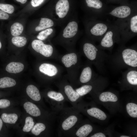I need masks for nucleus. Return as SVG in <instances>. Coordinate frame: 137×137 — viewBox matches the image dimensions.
<instances>
[{
	"mask_svg": "<svg viewBox=\"0 0 137 137\" xmlns=\"http://www.w3.org/2000/svg\"><path fill=\"white\" fill-rule=\"evenodd\" d=\"M16 2L22 4H24L26 3L27 0H15Z\"/></svg>",
	"mask_w": 137,
	"mask_h": 137,
	"instance_id": "58836bf2",
	"label": "nucleus"
},
{
	"mask_svg": "<svg viewBox=\"0 0 137 137\" xmlns=\"http://www.w3.org/2000/svg\"><path fill=\"white\" fill-rule=\"evenodd\" d=\"M26 91L28 95L33 100L37 101L41 100V97L40 91L35 86L32 85H28Z\"/></svg>",
	"mask_w": 137,
	"mask_h": 137,
	"instance_id": "aec40b11",
	"label": "nucleus"
},
{
	"mask_svg": "<svg viewBox=\"0 0 137 137\" xmlns=\"http://www.w3.org/2000/svg\"><path fill=\"white\" fill-rule=\"evenodd\" d=\"M117 26L120 37L119 45H124L137 34V12L129 18L117 19L114 22Z\"/></svg>",
	"mask_w": 137,
	"mask_h": 137,
	"instance_id": "39448f33",
	"label": "nucleus"
},
{
	"mask_svg": "<svg viewBox=\"0 0 137 137\" xmlns=\"http://www.w3.org/2000/svg\"><path fill=\"white\" fill-rule=\"evenodd\" d=\"M55 22L52 19L46 18H41L39 24L35 28L36 31H39L53 27Z\"/></svg>",
	"mask_w": 137,
	"mask_h": 137,
	"instance_id": "6ab92c4d",
	"label": "nucleus"
},
{
	"mask_svg": "<svg viewBox=\"0 0 137 137\" xmlns=\"http://www.w3.org/2000/svg\"><path fill=\"white\" fill-rule=\"evenodd\" d=\"M53 29L51 28H47L41 31L38 34L37 37L38 40L44 41L47 39L48 37L54 32Z\"/></svg>",
	"mask_w": 137,
	"mask_h": 137,
	"instance_id": "c756f323",
	"label": "nucleus"
},
{
	"mask_svg": "<svg viewBox=\"0 0 137 137\" xmlns=\"http://www.w3.org/2000/svg\"><path fill=\"white\" fill-rule=\"evenodd\" d=\"M81 51L89 62L97 66L101 65L107 57L103 50L100 49L95 42L87 37L82 42Z\"/></svg>",
	"mask_w": 137,
	"mask_h": 137,
	"instance_id": "423d86ee",
	"label": "nucleus"
},
{
	"mask_svg": "<svg viewBox=\"0 0 137 137\" xmlns=\"http://www.w3.org/2000/svg\"><path fill=\"white\" fill-rule=\"evenodd\" d=\"M1 117L4 122L11 124H14L18 119L17 115L15 113L8 114L3 113Z\"/></svg>",
	"mask_w": 137,
	"mask_h": 137,
	"instance_id": "bb28decb",
	"label": "nucleus"
},
{
	"mask_svg": "<svg viewBox=\"0 0 137 137\" xmlns=\"http://www.w3.org/2000/svg\"><path fill=\"white\" fill-rule=\"evenodd\" d=\"M46 95L53 112L58 114L64 107V103L66 101L64 97L60 92L53 90L48 91Z\"/></svg>",
	"mask_w": 137,
	"mask_h": 137,
	"instance_id": "4468645a",
	"label": "nucleus"
},
{
	"mask_svg": "<svg viewBox=\"0 0 137 137\" xmlns=\"http://www.w3.org/2000/svg\"><path fill=\"white\" fill-rule=\"evenodd\" d=\"M46 129V126L44 124L42 123H36L31 129L32 133L36 136L39 135Z\"/></svg>",
	"mask_w": 137,
	"mask_h": 137,
	"instance_id": "2f4dec72",
	"label": "nucleus"
},
{
	"mask_svg": "<svg viewBox=\"0 0 137 137\" xmlns=\"http://www.w3.org/2000/svg\"><path fill=\"white\" fill-rule=\"evenodd\" d=\"M2 46V43L1 42V41H0V49L1 48Z\"/></svg>",
	"mask_w": 137,
	"mask_h": 137,
	"instance_id": "79ce46f5",
	"label": "nucleus"
},
{
	"mask_svg": "<svg viewBox=\"0 0 137 137\" xmlns=\"http://www.w3.org/2000/svg\"><path fill=\"white\" fill-rule=\"evenodd\" d=\"M114 0V1H119L120 2V1H122V0Z\"/></svg>",
	"mask_w": 137,
	"mask_h": 137,
	"instance_id": "37998d69",
	"label": "nucleus"
},
{
	"mask_svg": "<svg viewBox=\"0 0 137 137\" xmlns=\"http://www.w3.org/2000/svg\"><path fill=\"white\" fill-rule=\"evenodd\" d=\"M31 45L36 51L45 57L58 58L56 50L51 44H45L42 41L39 40H35L32 41Z\"/></svg>",
	"mask_w": 137,
	"mask_h": 137,
	"instance_id": "ddd939ff",
	"label": "nucleus"
},
{
	"mask_svg": "<svg viewBox=\"0 0 137 137\" xmlns=\"http://www.w3.org/2000/svg\"><path fill=\"white\" fill-rule=\"evenodd\" d=\"M120 137H130L129 136H126V135H122Z\"/></svg>",
	"mask_w": 137,
	"mask_h": 137,
	"instance_id": "a19ab883",
	"label": "nucleus"
},
{
	"mask_svg": "<svg viewBox=\"0 0 137 137\" xmlns=\"http://www.w3.org/2000/svg\"><path fill=\"white\" fill-rule=\"evenodd\" d=\"M99 100L102 102L111 101L115 102L118 100L116 95L109 92H104L102 93L99 96Z\"/></svg>",
	"mask_w": 137,
	"mask_h": 137,
	"instance_id": "b1692460",
	"label": "nucleus"
},
{
	"mask_svg": "<svg viewBox=\"0 0 137 137\" xmlns=\"http://www.w3.org/2000/svg\"><path fill=\"white\" fill-rule=\"evenodd\" d=\"M92 86L90 85L86 84L75 89L80 96H83L90 93L92 90Z\"/></svg>",
	"mask_w": 137,
	"mask_h": 137,
	"instance_id": "7c9ffc66",
	"label": "nucleus"
},
{
	"mask_svg": "<svg viewBox=\"0 0 137 137\" xmlns=\"http://www.w3.org/2000/svg\"><path fill=\"white\" fill-rule=\"evenodd\" d=\"M58 58L67 71L66 79L74 88L75 87L79 69L81 66L79 54L75 51L68 52L61 56H58Z\"/></svg>",
	"mask_w": 137,
	"mask_h": 137,
	"instance_id": "20e7f679",
	"label": "nucleus"
},
{
	"mask_svg": "<svg viewBox=\"0 0 137 137\" xmlns=\"http://www.w3.org/2000/svg\"><path fill=\"white\" fill-rule=\"evenodd\" d=\"M87 112L90 116L100 120H105L107 118V116L104 112L96 108L93 107L88 109Z\"/></svg>",
	"mask_w": 137,
	"mask_h": 137,
	"instance_id": "5701e85b",
	"label": "nucleus"
},
{
	"mask_svg": "<svg viewBox=\"0 0 137 137\" xmlns=\"http://www.w3.org/2000/svg\"><path fill=\"white\" fill-rule=\"evenodd\" d=\"M84 11L88 16L101 18L106 15L109 9L100 0H85Z\"/></svg>",
	"mask_w": 137,
	"mask_h": 137,
	"instance_id": "9d476101",
	"label": "nucleus"
},
{
	"mask_svg": "<svg viewBox=\"0 0 137 137\" xmlns=\"http://www.w3.org/2000/svg\"><path fill=\"white\" fill-rule=\"evenodd\" d=\"M56 86L64 95L66 101L69 102L72 107L76 109L80 96L66 78L59 80L55 82Z\"/></svg>",
	"mask_w": 137,
	"mask_h": 137,
	"instance_id": "1a4fd4ad",
	"label": "nucleus"
},
{
	"mask_svg": "<svg viewBox=\"0 0 137 137\" xmlns=\"http://www.w3.org/2000/svg\"><path fill=\"white\" fill-rule=\"evenodd\" d=\"M116 60L119 65L130 68H136L137 51L136 45L126 47L124 45H119Z\"/></svg>",
	"mask_w": 137,
	"mask_h": 137,
	"instance_id": "0eeeda50",
	"label": "nucleus"
},
{
	"mask_svg": "<svg viewBox=\"0 0 137 137\" xmlns=\"http://www.w3.org/2000/svg\"><path fill=\"white\" fill-rule=\"evenodd\" d=\"M120 41V35L118 27L113 23L111 24L97 46L100 49L103 50H111L115 43L119 44Z\"/></svg>",
	"mask_w": 137,
	"mask_h": 137,
	"instance_id": "6e6552de",
	"label": "nucleus"
},
{
	"mask_svg": "<svg viewBox=\"0 0 137 137\" xmlns=\"http://www.w3.org/2000/svg\"><path fill=\"white\" fill-rule=\"evenodd\" d=\"M126 79L130 84L137 85V71L136 68H130L124 73Z\"/></svg>",
	"mask_w": 137,
	"mask_h": 137,
	"instance_id": "412c9836",
	"label": "nucleus"
},
{
	"mask_svg": "<svg viewBox=\"0 0 137 137\" xmlns=\"http://www.w3.org/2000/svg\"><path fill=\"white\" fill-rule=\"evenodd\" d=\"M34 125L33 119L30 117H27L25 120V124L23 127V131L25 132H29L32 129Z\"/></svg>",
	"mask_w": 137,
	"mask_h": 137,
	"instance_id": "473e14b6",
	"label": "nucleus"
},
{
	"mask_svg": "<svg viewBox=\"0 0 137 137\" xmlns=\"http://www.w3.org/2000/svg\"><path fill=\"white\" fill-rule=\"evenodd\" d=\"M79 33L78 21L76 19L71 20L56 37L55 42L64 47L68 52L75 51V44L79 37Z\"/></svg>",
	"mask_w": 137,
	"mask_h": 137,
	"instance_id": "f03ea898",
	"label": "nucleus"
},
{
	"mask_svg": "<svg viewBox=\"0 0 137 137\" xmlns=\"http://www.w3.org/2000/svg\"><path fill=\"white\" fill-rule=\"evenodd\" d=\"M3 126V122L2 120L0 118V131L1 130Z\"/></svg>",
	"mask_w": 137,
	"mask_h": 137,
	"instance_id": "ea45409f",
	"label": "nucleus"
},
{
	"mask_svg": "<svg viewBox=\"0 0 137 137\" xmlns=\"http://www.w3.org/2000/svg\"><path fill=\"white\" fill-rule=\"evenodd\" d=\"M94 75L91 67L88 65L84 66L82 69L80 75L78 80L76 82L80 83H87L89 82Z\"/></svg>",
	"mask_w": 137,
	"mask_h": 137,
	"instance_id": "f3484780",
	"label": "nucleus"
},
{
	"mask_svg": "<svg viewBox=\"0 0 137 137\" xmlns=\"http://www.w3.org/2000/svg\"><path fill=\"white\" fill-rule=\"evenodd\" d=\"M23 106L27 113L31 116L38 117L41 115L40 110L36 105L31 102H27L24 104Z\"/></svg>",
	"mask_w": 137,
	"mask_h": 137,
	"instance_id": "a211bd4d",
	"label": "nucleus"
},
{
	"mask_svg": "<svg viewBox=\"0 0 137 137\" xmlns=\"http://www.w3.org/2000/svg\"><path fill=\"white\" fill-rule=\"evenodd\" d=\"M10 105V101L7 99L0 100V108H4L9 107Z\"/></svg>",
	"mask_w": 137,
	"mask_h": 137,
	"instance_id": "c9c22d12",
	"label": "nucleus"
},
{
	"mask_svg": "<svg viewBox=\"0 0 137 137\" xmlns=\"http://www.w3.org/2000/svg\"><path fill=\"white\" fill-rule=\"evenodd\" d=\"M16 84L15 80L11 78L5 77L0 79V88L11 87Z\"/></svg>",
	"mask_w": 137,
	"mask_h": 137,
	"instance_id": "393cba45",
	"label": "nucleus"
},
{
	"mask_svg": "<svg viewBox=\"0 0 137 137\" xmlns=\"http://www.w3.org/2000/svg\"><path fill=\"white\" fill-rule=\"evenodd\" d=\"M137 12L136 6L123 5L109 10L106 15H109L117 19H125L131 16Z\"/></svg>",
	"mask_w": 137,
	"mask_h": 137,
	"instance_id": "9b49d317",
	"label": "nucleus"
},
{
	"mask_svg": "<svg viewBox=\"0 0 137 137\" xmlns=\"http://www.w3.org/2000/svg\"><path fill=\"white\" fill-rule=\"evenodd\" d=\"M9 17L7 13L0 10V20H7L9 18Z\"/></svg>",
	"mask_w": 137,
	"mask_h": 137,
	"instance_id": "e433bc0d",
	"label": "nucleus"
},
{
	"mask_svg": "<svg viewBox=\"0 0 137 137\" xmlns=\"http://www.w3.org/2000/svg\"><path fill=\"white\" fill-rule=\"evenodd\" d=\"M23 29L24 27L22 24L19 22H15L11 27V33L14 36H19L22 33Z\"/></svg>",
	"mask_w": 137,
	"mask_h": 137,
	"instance_id": "a878e982",
	"label": "nucleus"
},
{
	"mask_svg": "<svg viewBox=\"0 0 137 137\" xmlns=\"http://www.w3.org/2000/svg\"><path fill=\"white\" fill-rule=\"evenodd\" d=\"M0 10L7 13L11 14L14 12V8L11 5L0 3Z\"/></svg>",
	"mask_w": 137,
	"mask_h": 137,
	"instance_id": "72a5a7b5",
	"label": "nucleus"
},
{
	"mask_svg": "<svg viewBox=\"0 0 137 137\" xmlns=\"http://www.w3.org/2000/svg\"><path fill=\"white\" fill-rule=\"evenodd\" d=\"M92 126L89 124H85L80 127L76 126L70 137H86L92 132Z\"/></svg>",
	"mask_w": 137,
	"mask_h": 137,
	"instance_id": "dca6fc26",
	"label": "nucleus"
},
{
	"mask_svg": "<svg viewBox=\"0 0 137 137\" xmlns=\"http://www.w3.org/2000/svg\"><path fill=\"white\" fill-rule=\"evenodd\" d=\"M11 41L13 44L16 46L22 47L26 45L27 40L25 37L18 36L13 37Z\"/></svg>",
	"mask_w": 137,
	"mask_h": 137,
	"instance_id": "cd10ccee",
	"label": "nucleus"
},
{
	"mask_svg": "<svg viewBox=\"0 0 137 137\" xmlns=\"http://www.w3.org/2000/svg\"><path fill=\"white\" fill-rule=\"evenodd\" d=\"M111 24L98 18L88 16L84 21L86 37L94 42H99Z\"/></svg>",
	"mask_w": 137,
	"mask_h": 137,
	"instance_id": "7ed1b4c3",
	"label": "nucleus"
},
{
	"mask_svg": "<svg viewBox=\"0 0 137 137\" xmlns=\"http://www.w3.org/2000/svg\"><path fill=\"white\" fill-rule=\"evenodd\" d=\"M68 0H58L54 8V21H62L66 19L71 12Z\"/></svg>",
	"mask_w": 137,
	"mask_h": 137,
	"instance_id": "f8f14e48",
	"label": "nucleus"
},
{
	"mask_svg": "<svg viewBox=\"0 0 137 137\" xmlns=\"http://www.w3.org/2000/svg\"><path fill=\"white\" fill-rule=\"evenodd\" d=\"M91 137H105V135L103 133L99 132L95 133L91 135Z\"/></svg>",
	"mask_w": 137,
	"mask_h": 137,
	"instance_id": "4c0bfd02",
	"label": "nucleus"
},
{
	"mask_svg": "<svg viewBox=\"0 0 137 137\" xmlns=\"http://www.w3.org/2000/svg\"><path fill=\"white\" fill-rule=\"evenodd\" d=\"M78 110L73 107H64L57 114L58 136L70 137L79 121Z\"/></svg>",
	"mask_w": 137,
	"mask_h": 137,
	"instance_id": "f257e3e1",
	"label": "nucleus"
},
{
	"mask_svg": "<svg viewBox=\"0 0 137 137\" xmlns=\"http://www.w3.org/2000/svg\"><path fill=\"white\" fill-rule=\"evenodd\" d=\"M39 70L41 73L52 78L54 81L60 75V68L54 64L48 63H42L39 66Z\"/></svg>",
	"mask_w": 137,
	"mask_h": 137,
	"instance_id": "2eb2a0df",
	"label": "nucleus"
},
{
	"mask_svg": "<svg viewBox=\"0 0 137 137\" xmlns=\"http://www.w3.org/2000/svg\"><path fill=\"white\" fill-rule=\"evenodd\" d=\"M126 109L128 114L131 117H137V105L133 103H128L126 106Z\"/></svg>",
	"mask_w": 137,
	"mask_h": 137,
	"instance_id": "c85d7f7f",
	"label": "nucleus"
},
{
	"mask_svg": "<svg viewBox=\"0 0 137 137\" xmlns=\"http://www.w3.org/2000/svg\"><path fill=\"white\" fill-rule=\"evenodd\" d=\"M46 0H31L30 2L31 6L33 7H38L42 4Z\"/></svg>",
	"mask_w": 137,
	"mask_h": 137,
	"instance_id": "f704fd0d",
	"label": "nucleus"
},
{
	"mask_svg": "<svg viewBox=\"0 0 137 137\" xmlns=\"http://www.w3.org/2000/svg\"><path fill=\"white\" fill-rule=\"evenodd\" d=\"M24 67V65L21 63L12 62L7 65L6 70L9 73L16 74L22 71Z\"/></svg>",
	"mask_w": 137,
	"mask_h": 137,
	"instance_id": "4be33fe9",
	"label": "nucleus"
}]
</instances>
